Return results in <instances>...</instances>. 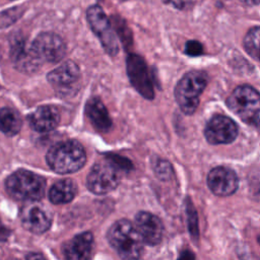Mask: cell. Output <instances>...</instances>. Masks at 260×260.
Instances as JSON below:
<instances>
[{
	"mask_svg": "<svg viewBox=\"0 0 260 260\" xmlns=\"http://www.w3.org/2000/svg\"><path fill=\"white\" fill-rule=\"evenodd\" d=\"M48 166L58 174H71L80 170L86 161L83 146L76 140L54 144L46 154Z\"/></svg>",
	"mask_w": 260,
	"mask_h": 260,
	"instance_id": "1",
	"label": "cell"
},
{
	"mask_svg": "<svg viewBox=\"0 0 260 260\" xmlns=\"http://www.w3.org/2000/svg\"><path fill=\"white\" fill-rule=\"evenodd\" d=\"M111 247L123 259H138L143 253V241L134 223L127 219L116 221L108 231Z\"/></svg>",
	"mask_w": 260,
	"mask_h": 260,
	"instance_id": "2",
	"label": "cell"
},
{
	"mask_svg": "<svg viewBox=\"0 0 260 260\" xmlns=\"http://www.w3.org/2000/svg\"><path fill=\"white\" fill-rule=\"evenodd\" d=\"M207 81V74L198 70L186 73L179 80L175 88V98L183 113L192 115L196 111L199 98L206 87Z\"/></svg>",
	"mask_w": 260,
	"mask_h": 260,
	"instance_id": "3",
	"label": "cell"
},
{
	"mask_svg": "<svg viewBox=\"0 0 260 260\" xmlns=\"http://www.w3.org/2000/svg\"><path fill=\"white\" fill-rule=\"evenodd\" d=\"M7 192L18 200L38 201L45 194L46 181L43 177L26 170H18L5 182Z\"/></svg>",
	"mask_w": 260,
	"mask_h": 260,
	"instance_id": "4",
	"label": "cell"
},
{
	"mask_svg": "<svg viewBox=\"0 0 260 260\" xmlns=\"http://www.w3.org/2000/svg\"><path fill=\"white\" fill-rule=\"evenodd\" d=\"M226 105L242 121L258 127L260 98L253 86L243 84L236 87L228 98Z\"/></svg>",
	"mask_w": 260,
	"mask_h": 260,
	"instance_id": "5",
	"label": "cell"
},
{
	"mask_svg": "<svg viewBox=\"0 0 260 260\" xmlns=\"http://www.w3.org/2000/svg\"><path fill=\"white\" fill-rule=\"evenodd\" d=\"M121 181V170L108 157L95 162L86 179L89 191L98 195L107 194L115 190Z\"/></svg>",
	"mask_w": 260,
	"mask_h": 260,
	"instance_id": "6",
	"label": "cell"
},
{
	"mask_svg": "<svg viewBox=\"0 0 260 260\" xmlns=\"http://www.w3.org/2000/svg\"><path fill=\"white\" fill-rule=\"evenodd\" d=\"M86 17L90 28L100 39L105 51L111 56L117 55L119 51L118 41L103 8L99 5L90 6L87 9Z\"/></svg>",
	"mask_w": 260,
	"mask_h": 260,
	"instance_id": "7",
	"label": "cell"
},
{
	"mask_svg": "<svg viewBox=\"0 0 260 260\" xmlns=\"http://www.w3.org/2000/svg\"><path fill=\"white\" fill-rule=\"evenodd\" d=\"M127 74L133 87L145 99L152 100L154 88L144 59L137 54H129L126 61Z\"/></svg>",
	"mask_w": 260,
	"mask_h": 260,
	"instance_id": "8",
	"label": "cell"
},
{
	"mask_svg": "<svg viewBox=\"0 0 260 260\" xmlns=\"http://www.w3.org/2000/svg\"><path fill=\"white\" fill-rule=\"evenodd\" d=\"M30 46L41 62H58L66 53V46L63 40L53 32L40 34Z\"/></svg>",
	"mask_w": 260,
	"mask_h": 260,
	"instance_id": "9",
	"label": "cell"
},
{
	"mask_svg": "<svg viewBox=\"0 0 260 260\" xmlns=\"http://www.w3.org/2000/svg\"><path fill=\"white\" fill-rule=\"evenodd\" d=\"M47 78L58 93L62 95L72 94L73 89L77 88L80 71L78 66L69 60L52 70Z\"/></svg>",
	"mask_w": 260,
	"mask_h": 260,
	"instance_id": "10",
	"label": "cell"
},
{
	"mask_svg": "<svg viewBox=\"0 0 260 260\" xmlns=\"http://www.w3.org/2000/svg\"><path fill=\"white\" fill-rule=\"evenodd\" d=\"M204 135L210 144H228L237 138L238 126L231 118L215 115L207 122Z\"/></svg>",
	"mask_w": 260,
	"mask_h": 260,
	"instance_id": "11",
	"label": "cell"
},
{
	"mask_svg": "<svg viewBox=\"0 0 260 260\" xmlns=\"http://www.w3.org/2000/svg\"><path fill=\"white\" fill-rule=\"evenodd\" d=\"M134 225L144 244L156 246L161 242L164 226L156 215L147 211H140L135 215Z\"/></svg>",
	"mask_w": 260,
	"mask_h": 260,
	"instance_id": "12",
	"label": "cell"
},
{
	"mask_svg": "<svg viewBox=\"0 0 260 260\" xmlns=\"http://www.w3.org/2000/svg\"><path fill=\"white\" fill-rule=\"evenodd\" d=\"M207 185L213 194L217 196H229L237 191L239 179L232 169L216 167L209 172Z\"/></svg>",
	"mask_w": 260,
	"mask_h": 260,
	"instance_id": "13",
	"label": "cell"
},
{
	"mask_svg": "<svg viewBox=\"0 0 260 260\" xmlns=\"http://www.w3.org/2000/svg\"><path fill=\"white\" fill-rule=\"evenodd\" d=\"M10 57L14 66L24 72H34L41 65L40 59L36 56L24 39L21 37H14L10 43Z\"/></svg>",
	"mask_w": 260,
	"mask_h": 260,
	"instance_id": "14",
	"label": "cell"
},
{
	"mask_svg": "<svg viewBox=\"0 0 260 260\" xmlns=\"http://www.w3.org/2000/svg\"><path fill=\"white\" fill-rule=\"evenodd\" d=\"M20 219L22 225L34 234L47 232L52 223V217L49 211L36 203H29L22 207Z\"/></svg>",
	"mask_w": 260,
	"mask_h": 260,
	"instance_id": "15",
	"label": "cell"
},
{
	"mask_svg": "<svg viewBox=\"0 0 260 260\" xmlns=\"http://www.w3.org/2000/svg\"><path fill=\"white\" fill-rule=\"evenodd\" d=\"M93 247V237L91 233L85 232L76 235L63 244L62 253L69 260H84L91 255Z\"/></svg>",
	"mask_w": 260,
	"mask_h": 260,
	"instance_id": "16",
	"label": "cell"
},
{
	"mask_svg": "<svg viewBox=\"0 0 260 260\" xmlns=\"http://www.w3.org/2000/svg\"><path fill=\"white\" fill-rule=\"evenodd\" d=\"M29 126L37 132L54 130L60 122L59 110L54 106H42L28 117Z\"/></svg>",
	"mask_w": 260,
	"mask_h": 260,
	"instance_id": "17",
	"label": "cell"
},
{
	"mask_svg": "<svg viewBox=\"0 0 260 260\" xmlns=\"http://www.w3.org/2000/svg\"><path fill=\"white\" fill-rule=\"evenodd\" d=\"M85 114L91 125L102 132L109 131L112 127V119L103 104L98 98L90 99L85 106Z\"/></svg>",
	"mask_w": 260,
	"mask_h": 260,
	"instance_id": "18",
	"label": "cell"
},
{
	"mask_svg": "<svg viewBox=\"0 0 260 260\" xmlns=\"http://www.w3.org/2000/svg\"><path fill=\"white\" fill-rule=\"evenodd\" d=\"M77 193V185L70 179L56 182L49 191V199L54 204H65L73 200Z\"/></svg>",
	"mask_w": 260,
	"mask_h": 260,
	"instance_id": "19",
	"label": "cell"
},
{
	"mask_svg": "<svg viewBox=\"0 0 260 260\" xmlns=\"http://www.w3.org/2000/svg\"><path fill=\"white\" fill-rule=\"evenodd\" d=\"M22 122L18 112L12 108L0 109V131L7 136L17 134L21 128Z\"/></svg>",
	"mask_w": 260,
	"mask_h": 260,
	"instance_id": "20",
	"label": "cell"
},
{
	"mask_svg": "<svg viewBox=\"0 0 260 260\" xmlns=\"http://www.w3.org/2000/svg\"><path fill=\"white\" fill-rule=\"evenodd\" d=\"M244 47L247 53L258 60L259 57V26L252 27L244 38Z\"/></svg>",
	"mask_w": 260,
	"mask_h": 260,
	"instance_id": "21",
	"label": "cell"
},
{
	"mask_svg": "<svg viewBox=\"0 0 260 260\" xmlns=\"http://www.w3.org/2000/svg\"><path fill=\"white\" fill-rule=\"evenodd\" d=\"M153 170L155 175L161 180H167L168 178L171 177V174H172V167L170 166V164L161 159L155 161Z\"/></svg>",
	"mask_w": 260,
	"mask_h": 260,
	"instance_id": "22",
	"label": "cell"
},
{
	"mask_svg": "<svg viewBox=\"0 0 260 260\" xmlns=\"http://www.w3.org/2000/svg\"><path fill=\"white\" fill-rule=\"evenodd\" d=\"M187 216H188V225L191 235L198 237V226H197V216L196 212L191 203L187 204Z\"/></svg>",
	"mask_w": 260,
	"mask_h": 260,
	"instance_id": "23",
	"label": "cell"
},
{
	"mask_svg": "<svg viewBox=\"0 0 260 260\" xmlns=\"http://www.w3.org/2000/svg\"><path fill=\"white\" fill-rule=\"evenodd\" d=\"M185 53L191 57L200 56L203 53V46L198 41H188L185 44Z\"/></svg>",
	"mask_w": 260,
	"mask_h": 260,
	"instance_id": "24",
	"label": "cell"
},
{
	"mask_svg": "<svg viewBox=\"0 0 260 260\" xmlns=\"http://www.w3.org/2000/svg\"><path fill=\"white\" fill-rule=\"evenodd\" d=\"M166 4H170L178 9H186L192 3V0H161Z\"/></svg>",
	"mask_w": 260,
	"mask_h": 260,
	"instance_id": "25",
	"label": "cell"
},
{
	"mask_svg": "<svg viewBox=\"0 0 260 260\" xmlns=\"http://www.w3.org/2000/svg\"><path fill=\"white\" fill-rule=\"evenodd\" d=\"M8 237V231L6 230V228L0 222V241L5 240Z\"/></svg>",
	"mask_w": 260,
	"mask_h": 260,
	"instance_id": "26",
	"label": "cell"
},
{
	"mask_svg": "<svg viewBox=\"0 0 260 260\" xmlns=\"http://www.w3.org/2000/svg\"><path fill=\"white\" fill-rule=\"evenodd\" d=\"M180 258H194V255L191 253V252H183L181 255H180Z\"/></svg>",
	"mask_w": 260,
	"mask_h": 260,
	"instance_id": "27",
	"label": "cell"
},
{
	"mask_svg": "<svg viewBox=\"0 0 260 260\" xmlns=\"http://www.w3.org/2000/svg\"><path fill=\"white\" fill-rule=\"evenodd\" d=\"M241 1L248 5H258L259 4V0H241Z\"/></svg>",
	"mask_w": 260,
	"mask_h": 260,
	"instance_id": "28",
	"label": "cell"
}]
</instances>
